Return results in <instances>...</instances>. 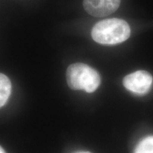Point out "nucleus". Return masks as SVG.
I'll return each mask as SVG.
<instances>
[{
    "label": "nucleus",
    "instance_id": "1",
    "mask_svg": "<svg viewBox=\"0 0 153 153\" xmlns=\"http://www.w3.org/2000/svg\"><path fill=\"white\" fill-rule=\"evenodd\" d=\"M131 36V28L126 21L108 19L96 24L91 30V37L102 45H116L126 41Z\"/></svg>",
    "mask_w": 153,
    "mask_h": 153
},
{
    "label": "nucleus",
    "instance_id": "2",
    "mask_svg": "<svg viewBox=\"0 0 153 153\" xmlns=\"http://www.w3.org/2000/svg\"><path fill=\"white\" fill-rule=\"evenodd\" d=\"M67 82L73 90L92 93L100 85L101 77L94 69L84 63H74L67 70Z\"/></svg>",
    "mask_w": 153,
    "mask_h": 153
},
{
    "label": "nucleus",
    "instance_id": "3",
    "mask_svg": "<svg viewBox=\"0 0 153 153\" xmlns=\"http://www.w3.org/2000/svg\"><path fill=\"white\" fill-rule=\"evenodd\" d=\"M123 83L128 90L137 94H145L150 90L153 78L148 72L139 70L126 76Z\"/></svg>",
    "mask_w": 153,
    "mask_h": 153
},
{
    "label": "nucleus",
    "instance_id": "8",
    "mask_svg": "<svg viewBox=\"0 0 153 153\" xmlns=\"http://www.w3.org/2000/svg\"><path fill=\"white\" fill-rule=\"evenodd\" d=\"M76 153H91V152H78Z\"/></svg>",
    "mask_w": 153,
    "mask_h": 153
},
{
    "label": "nucleus",
    "instance_id": "6",
    "mask_svg": "<svg viewBox=\"0 0 153 153\" xmlns=\"http://www.w3.org/2000/svg\"><path fill=\"white\" fill-rule=\"evenodd\" d=\"M134 153H153V136L145 137L135 147Z\"/></svg>",
    "mask_w": 153,
    "mask_h": 153
},
{
    "label": "nucleus",
    "instance_id": "5",
    "mask_svg": "<svg viewBox=\"0 0 153 153\" xmlns=\"http://www.w3.org/2000/svg\"><path fill=\"white\" fill-rule=\"evenodd\" d=\"M11 84L5 74L0 73V108L5 105L10 97Z\"/></svg>",
    "mask_w": 153,
    "mask_h": 153
},
{
    "label": "nucleus",
    "instance_id": "4",
    "mask_svg": "<svg viewBox=\"0 0 153 153\" xmlns=\"http://www.w3.org/2000/svg\"><path fill=\"white\" fill-rule=\"evenodd\" d=\"M120 4V0H84L83 7L91 16L104 17L115 12Z\"/></svg>",
    "mask_w": 153,
    "mask_h": 153
},
{
    "label": "nucleus",
    "instance_id": "7",
    "mask_svg": "<svg viewBox=\"0 0 153 153\" xmlns=\"http://www.w3.org/2000/svg\"><path fill=\"white\" fill-rule=\"evenodd\" d=\"M0 153H6L4 150L1 147V145H0Z\"/></svg>",
    "mask_w": 153,
    "mask_h": 153
}]
</instances>
